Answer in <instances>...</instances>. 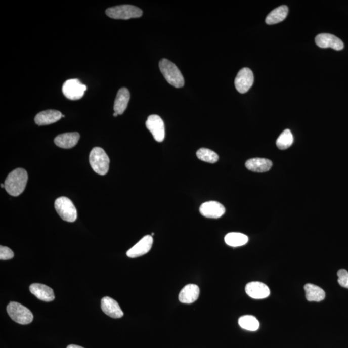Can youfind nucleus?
I'll return each instance as SVG.
<instances>
[{
	"mask_svg": "<svg viewBox=\"0 0 348 348\" xmlns=\"http://www.w3.org/2000/svg\"><path fill=\"white\" fill-rule=\"evenodd\" d=\"M28 182L27 171L23 168H16L11 171L5 182V189L12 196L17 197L24 191Z\"/></svg>",
	"mask_w": 348,
	"mask_h": 348,
	"instance_id": "1",
	"label": "nucleus"
},
{
	"mask_svg": "<svg viewBox=\"0 0 348 348\" xmlns=\"http://www.w3.org/2000/svg\"><path fill=\"white\" fill-rule=\"evenodd\" d=\"M159 69L164 78L171 85L181 88L185 84L184 77L177 66L166 59H162L159 62Z\"/></svg>",
	"mask_w": 348,
	"mask_h": 348,
	"instance_id": "2",
	"label": "nucleus"
},
{
	"mask_svg": "<svg viewBox=\"0 0 348 348\" xmlns=\"http://www.w3.org/2000/svg\"><path fill=\"white\" fill-rule=\"evenodd\" d=\"M89 161L93 170L104 176L109 170L110 159L105 150L100 147L94 148L89 156Z\"/></svg>",
	"mask_w": 348,
	"mask_h": 348,
	"instance_id": "3",
	"label": "nucleus"
},
{
	"mask_svg": "<svg viewBox=\"0 0 348 348\" xmlns=\"http://www.w3.org/2000/svg\"><path fill=\"white\" fill-rule=\"evenodd\" d=\"M106 14L110 18L116 20H129L141 17L143 15V11L131 5H122L108 9Z\"/></svg>",
	"mask_w": 348,
	"mask_h": 348,
	"instance_id": "4",
	"label": "nucleus"
},
{
	"mask_svg": "<svg viewBox=\"0 0 348 348\" xmlns=\"http://www.w3.org/2000/svg\"><path fill=\"white\" fill-rule=\"evenodd\" d=\"M9 316L15 321L20 324H29L33 321L32 313L29 309L24 306L16 302L9 303L7 307Z\"/></svg>",
	"mask_w": 348,
	"mask_h": 348,
	"instance_id": "5",
	"label": "nucleus"
},
{
	"mask_svg": "<svg viewBox=\"0 0 348 348\" xmlns=\"http://www.w3.org/2000/svg\"><path fill=\"white\" fill-rule=\"evenodd\" d=\"M55 206L58 215L65 222H74L77 219V210L71 200L66 197L56 200Z\"/></svg>",
	"mask_w": 348,
	"mask_h": 348,
	"instance_id": "6",
	"label": "nucleus"
},
{
	"mask_svg": "<svg viewBox=\"0 0 348 348\" xmlns=\"http://www.w3.org/2000/svg\"><path fill=\"white\" fill-rule=\"evenodd\" d=\"M86 90V85L77 79L67 80L63 84L62 88L63 95L70 100H80L84 96Z\"/></svg>",
	"mask_w": 348,
	"mask_h": 348,
	"instance_id": "7",
	"label": "nucleus"
},
{
	"mask_svg": "<svg viewBox=\"0 0 348 348\" xmlns=\"http://www.w3.org/2000/svg\"><path fill=\"white\" fill-rule=\"evenodd\" d=\"M146 126L156 142H163L164 136H165V130H164V122L161 117L157 115H151L148 117Z\"/></svg>",
	"mask_w": 348,
	"mask_h": 348,
	"instance_id": "8",
	"label": "nucleus"
},
{
	"mask_svg": "<svg viewBox=\"0 0 348 348\" xmlns=\"http://www.w3.org/2000/svg\"><path fill=\"white\" fill-rule=\"evenodd\" d=\"M254 81L253 72L248 68H243L239 70L235 79V86L239 93H247L251 86Z\"/></svg>",
	"mask_w": 348,
	"mask_h": 348,
	"instance_id": "9",
	"label": "nucleus"
},
{
	"mask_svg": "<svg viewBox=\"0 0 348 348\" xmlns=\"http://www.w3.org/2000/svg\"><path fill=\"white\" fill-rule=\"evenodd\" d=\"M315 41L317 46L323 49L331 48L335 51H341L344 47L342 40L333 34L327 33L317 35Z\"/></svg>",
	"mask_w": 348,
	"mask_h": 348,
	"instance_id": "10",
	"label": "nucleus"
},
{
	"mask_svg": "<svg viewBox=\"0 0 348 348\" xmlns=\"http://www.w3.org/2000/svg\"><path fill=\"white\" fill-rule=\"evenodd\" d=\"M199 211L204 217L218 219L224 215L226 210L222 204L217 201H208L202 204Z\"/></svg>",
	"mask_w": 348,
	"mask_h": 348,
	"instance_id": "11",
	"label": "nucleus"
},
{
	"mask_svg": "<svg viewBox=\"0 0 348 348\" xmlns=\"http://www.w3.org/2000/svg\"><path fill=\"white\" fill-rule=\"evenodd\" d=\"M152 237L146 236L127 251L126 255L130 258H136L144 255L152 248Z\"/></svg>",
	"mask_w": 348,
	"mask_h": 348,
	"instance_id": "12",
	"label": "nucleus"
},
{
	"mask_svg": "<svg viewBox=\"0 0 348 348\" xmlns=\"http://www.w3.org/2000/svg\"><path fill=\"white\" fill-rule=\"evenodd\" d=\"M247 295L254 299H263L269 297L270 291L269 287L260 282H251L246 284Z\"/></svg>",
	"mask_w": 348,
	"mask_h": 348,
	"instance_id": "13",
	"label": "nucleus"
},
{
	"mask_svg": "<svg viewBox=\"0 0 348 348\" xmlns=\"http://www.w3.org/2000/svg\"><path fill=\"white\" fill-rule=\"evenodd\" d=\"M101 306H102L103 312L112 318L119 319L123 316V312L122 311L118 303L112 298L103 297Z\"/></svg>",
	"mask_w": 348,
	"mask_h": 348,
	"instance_id": "14",
	"label": "nucleus"
},
{
	"mask_svg": "<svg viewBox=\"0 0 348 348\" xmlns=\"http://www.w3.org/2000/svg\"><path fill=\"white\" fill-rule=\"evenodd\" d=\"M30 292L38 299L45 302H51L55 300V295L50 287L39 283H34L29 287Z\"/></svg>",
	"mask_w": 348,
	"mask_h": 348,
	"instance_id": "15",
	"label": "nucleus"
},
{
	"mask_svg": "<svg viewBox=\"0 0 348 348\" xmlns=\"http://www.w3.org/2000/svg\"><path fill=\"white\" fill-rule=\"evenodd\" d=\"M62 114L56 110H48L39 112L35 117V123L37 125H48L56 123L62 117Z\"/></svg>",
	"mask_w": 348,
	"mask_h": 348,
	"instance_id": "16",
	"label": "nucleus"
},
{
	"mask_svg": "<svg viewBox=\"0 0 348 348\" xmlns=\"http://www.w3.org/2000/svg\"><path fill=\"white\" fill-rule=\"evenodd\" d=\"M200 290L196 284H188L180 291L179 300L184 304H192L199 297Z\"/></svg>",
	"mask_w": 348,
	"mask_h": 348,
	"instance_id": "17",
	"label": "nucleus"
},
{
	"mask_svg": "<svg viewBox=\"0 0 348 348\" xmlns=\"http://www.w3.org/2000/svg\"><path fill=\"white\" fill-rule=\"evenodd\" d=\"M80 135L78 133L62 134L55 138V143L58 147L69 149L75 147L78 143Z\"/></svg>",
	"mask_w": 348,
	"mask_h": 348,
	"instance_id": "18",
	"label": "nucleus"
},
{
	"mask_svg": "<svg viewBox=\"0 0 348 348\" xmlns=\"http://www.w3.org/2000/svg\"><path fill=\"white\" fill-rule=\"evenodd\" d=\"M272 161L265 158H253L246 162L245 166L248 170L255 172H266L271 169Z\"/></svg>",
	"mask_w": 348,
	"mask_h": 348,
	"instance_id": "19",
	"label": "nucleus"
},
{
	"mask_svg": "<svg viewBox=\"0 0 348 348\" xmlns=\"http://www.w3.org/2000/svg\"><path fill=\"white\" fill-rule=\"evenodd\" d=\"M130 98V92L126 88L120 89L115 100L114 112L119 115L123 114L128 106Z\"/></svg>",
	"mask_w": 348,
	"mask_h": 348,
	"instance_id": "20",
	"label": "nucleus"
},
{
	"mask_svg": "<svg viewBox=\"0 0 348 348\" xmlns=\"http://www.w3.org/2000/svg\"><path fill=\"white\" fill-rule=\"evenodd\" d=\"M304 290L306 298L310 302H321L325 298V291L315 284L310 283L306 284Z\"/></svg>",
	"mask_w": 348,
	"mask_h": 348,
	"instance_id": "21",
	"label": "nucleus"
},
{
	"mask_svg": "<svg viewBox=\"0 0 348 348\" xmlns=\"http://www.w3.org/2000/svg\"><path fill=\"white\" fill-rule=\"evenodd\" d=\"M288 14V8L286 6H281L273 10L266 18L268 25H274L283 22Z\"/></svg>",
	"mask_w": 348,
	"mask_h": 348,
	"instance_id": "22",
	"label": "nucleus"
},
{
	"mask_svg": "<svg viewBox=\"0 0 348 348\" xmlns=\"http://www.w3.org/2000/svg\"><path fill=\"white\" fill-rule=\"evenodd\" d=\"M225 241L230 246L239 247L245 245L248 243V237L241 233L232 232L225 236Z\"/></svg>",
	"mask_w": 348,
	"mask_h": 348,
	"instance_id": "23",
	"label": "nucleus"
},
{
	"mask_svg": "<svg viewBox=\"0 0 348 348\" xmlns=\"http://www.w3.org/2000/svg\"><path fill=\"white\" fill-rule=\"evenodd\" d=\"M238 323L239 326L246 330L255 331L259 328V322L252 316H242L239 319Z\"/></svg>",
	"mask_w": 348,
	"mask_h": 348,
	"instance_id": "24",
	"label": "nucleus"
},
{
	"mask_svg": "<svg viewBox=\"0 0 348 348\" xmlns=\"http://www.w3.org/2000/svg\"><path fill=\"white\" fill-rule=\"evenodd\" d=\"M293 136L289 129L284 130L279 137L277 138V147L281 150H286L292 145Z\"/></svg>",
	"mask_w": 348,
	"mask_h": 348,
	"instance_id": "25",
	"label": "nucleus"
},
{
	"mask_svg": "<svg viewBox=\"0 0 348 348\" xmlns=\"http://www.w3.org/2000/svg\"><path fill=\"white\" fill-rule=\"evenodd\" d=\"M196 155L199 159L206 163H215L219 159L218 155L215 152L205 148L197 150Z\"/></svg>",
	"mask_w": 348,
	"mask_h": 348,
	"instance_id": "26",
	"label": "nucleus"
},
{
	"mask_svg": "<svg viewBox=\"0 0 348 348\" xmlns=\"http://www.w3.org/2000/svg\"><path fill=\"white\" fill-rule=\"evenodd\" d=\"M338 283L343 288H348V272L345 269H340L337 272Z\"/></svg>",
	"mask_w": 348,
	"mask_h": 348,
	"instance_id": "27",
	"label": "nucleus"
},
{
	"mask_svg": "<svg viewBox=\"0 0 348 348\" xmlns=\"http://www.w3.org/2000/svg\"><path fill=\"white\" fill-rule=\"evenodd\" d=\"M13 251L11 250L8 247L1 246H0V259L1 260H9L14 257Z\"/></svg>",
	"mask_w": 348,
	"mask_h": 348,
	"instance_id": "28",
	"label": "nucleus"
},
{
	"mask_svg": "<svg viewBox=\"0 0 348 348\" xmlns=\"http://www.w3.org/2000/svg\"><path fill=\"white\" fill-rule=\"evenodd\" d=\"M67 348H84V347H81V346H79V345L71 344V345H68Z\"/></svg>",
	"mask_w": 348,
	"mask_h": 348,
	"instance_id": "29",
	"label": "nucleus"
},
{
	"mask_svg": "<svg viewBox=\"0 0 348 348\" xmlns=\"http://www.w3.org/2000/svg\"><path fill=\"white\" fill-rule=\"evenodd\" d=\"M118 115H119V114H117V113H116V112H114V117H117V116H118Z\"/></svg>",
	"mask_w": 348,
	"mask_h": 348,
	"instance_id": "30",
	"label": "nucleus"
},
{
	"mask_svg": "<svg viewBox=\"0 0 348 348\" xmlns=\"http://www.w3.org/2000/svg\"><path fill=\"white\" fill-rule=\"evenodd\" d=\"M1 187L2 188H5V185L1 184Z\"/></svg>",
	"mask_w": 348,
	"mask_h": 348,
	"instance_id": "31",
	"label": "nucleus"
}]
</instances>
